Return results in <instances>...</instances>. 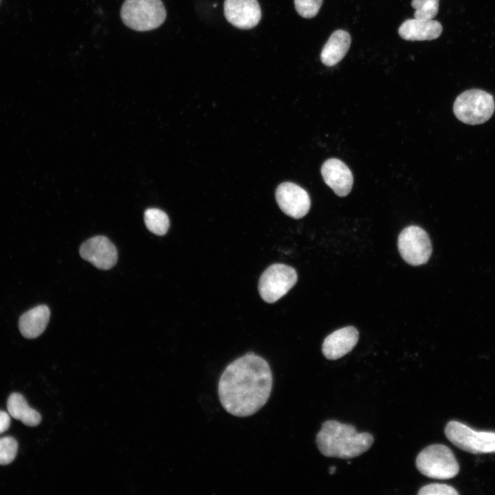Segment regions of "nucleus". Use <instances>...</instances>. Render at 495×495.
Masks as SVG:
<instances>
[{"instance_id": "obj_1", "label": "nucleus", "mask_w": 495, "mask_h": 495, "mask_svg": "<svg viewBox=\"0 0 495 495\" xmlns=\"http://www.w3.org/2000/svg\"><path fill=\"white\" fill-rule=\"evenodd\" d=\"M272 374L265 360L248 353L227 366L219 382L218 394L223 408L244 417L258 411L267 402Z\"/></svg>"}, {"instance_id": "obj_2", "label": "nucleus", "mask_w": 495, "mask_h": 495, "mask_svg": "<svg viewBox=\"0 0 495 495\" xmlns=\"http://www.w3.org/2000/svg\"><path fill=\"white\" fill-rule=\"evenodd\" d=\"M368 432H358L350 424L336 420L324 422L316 435L319 451L325 456L351 459L367 451L373 443Z\"/></svg>"}, {"instance_id": "obj_3", "label": "nucleus", "mask_w": 495, "mask_h": 495, "mask_svg": "<svg viewBox=\"0 0 495 495\" xmlns=\"http://www.w3.org/2000/svg\"><path fill=\"white\" fill-rule=\"evenodd\" d=\"M120 14L127 27L145 32L160 27L166 19V12L161 0H125Z\"/></svg>"}, {"instance_id": "obj_4", "label": "nucleus", "mask_w": 495, "mask_h": 495, "mask_svg": "<svg viewBox=\"0 0 495 495\" xmlns=\"http://www.w3.org/2000/svg\"><path fill=\"white\" fill-rule=\"evenodd\" d=\"M495 108L492 95L479 89H472L459 95L453 105L455 116L468 124H480L487 121Z\"/></svg>"}, {"instance_id": "obj_5", "label": "nucleus", "mask_w": 495, "mask_h": 495, "mask_svg": "<svg viewBox=\"0 0 495 495\" xmlns=\"http://www.w3.org/2000/svg\"><path fill=\"white\" fill-rule=\"evenodd\" d=\"M416 467L424 476L437 479L452 478L459 472L454 453L442 444H432L421 450L417 456Z\"/></svg>"}, {"instance_id": "obj_6", "label": "nucleus", "mask_w": 495, "mask_h": 495, "mask_svg": "<svg viewBox=\"0 0 495 495\" xmlns=\"http://www.w3.org/2000/svg\"><path fill=\"white\" fill-rule=\"evenodd\" d=\"M448 439L455 446L472 454L495 453V432L476 431L457 421L445 428Z\"/></svg>"}, {"instance_id": "obj_7", "label": "nucleus", "mask_w": 495, "mask_h": 495, "mask_svg": "<svg viewBox=\"0 0 495 495\" xmlns=\"http://www.w3.org/2000/svg\"><path fill=\"white\" fill-rule=\"evenodd\" d=\"M298 279L296 270L282 263L272 264L260 277L258 292L266 302L273 303L285 295Z\"/></svg>"}, {"instance_id": "obj_8", "label": "nucleus", "mask_w": 495, "mask_h": 495, "mask_svg": "<svg viewBox=\"0 0 495 495\" xmlns=\"http://www.w3.org/2000/svg\"><path fill=\"white\" fill-rule=\"evenodd\" d=\"M397 245L402 258L413 266L427 263L432 251L427 232L417 226H408L400 232Z\"/></svg>"}, {"instance_id": "obj_9", "label": "nucleus", "mask_w": 495, "mask_h": 495, "mask_svg": "<svg viewBox=\"0 0 495 495\" xmlns=\"http://www.w3.org/2000/svg\"><path fill=\"white\" fill-rule=\"evenodd\" d=\"M276 200L280 210L294 219L305 217L311 206L307 192L292 182H284L278 186Z\"/></svg>"}, {"instance_id": "obj_10", "label": "nucleus", "mask_w": 495, "mask_h": 495, "mask_svg": "<svg viewBox=\"0 0 495 495\" xmlns=\"http://www.w3.org/2000/svg\"><path fill=\"white\" fill-rule=\"evenodd\" d=\"M79 252L84 260L100 270L113 267L118 261L115 245L104 236H96L85 241Z\"/></svg>"}, {"instance_id": "obj_11", "label": "nucleus", "mask_w": 495, "mask_h": 495, "mask_svg": "<svg viewBox=\"0 0 495 495\" xmlns=\"http://www.w3.org/2000/svg\"><path fill=\"white\" fill-rule=\"evenodd\" d=\"M224 15L234 27L251 29L260 21L261 12L257 0H225Z\"/></svg>"}, {"instance_id": "obj_12", "label": "nucleus", "mask_w": 495, "mask_h": 495, "mask_svg": "<svg viewBox=\"0 0 495 495\" xmlns=\"http://www.w3.org/2000/svg\"><path fill=\"white\" fill-rule=\"evenodd\" d=\"M325 184L339 197H345L351 192L353 177L351 170L341 160L330 158L321 167Z\"/></svg>"}, {"instance_id": "obj_13", "label": "nucleus", "mask_w": 495, "mask_h": 495, "mask_svg": "<svg viewBox=\"0 0 495 495\" xmlns=\"http://www.w3.org/2000/svg\"><path fill=\"white\" fill-rule=\"evenodd\" d=\"M359 333L353 326L339 329L326 337L322 346L324 356L331 360L349 353L358 343Z\"/></svg>"}, {"instance_id": "obj_14", "label": "nucleus", "mask_w": 495, "mask_h": 495, "mask_svg": "<svg viewBox=\"0 0 495 495\" xmlns=\"http://www.w3.org/2000/svg\"><path fill=\"white\" fill-rule=\"evenodd\" d=\"M442 30V25L437 21L410 19L400 25L398 33L406 41H431L440 36Z\"/></svg>"}, {"instance_id": "obj_15", "label": "nucleus", "mask_w": 495, "mask_h": 495, "mask_svg": "<svg viewBox=\"0 0 495 495\" xmlns=\"http://www.w3.org/2000/svg\"><path fill=\"white\" fill-rule=\"evenodd\" d=\"M50 316V309L45 305H40L29 309L19 318V328L21 333L28 339L38 337L45 331Z\"/></svg>"}, {"instance_id": "obj_16", "label": "nucleus", "mask_w": 495, "mask_h": 495, "mask_svg": "<svg viewBox=\"0 0 495 495\" xmlns=\"http://www.w3.org/2000/svg\"><path fill=\"white\" fill-rule=\"evenodd\" d=\"M351 43V38L347 32L343 30L334 31L322 50V63L328 67L336 65L347 53Z\"/></svg>"}, {"instance_id": "obj_17", "label": "nucleus", "mask_w": 495, "mask_h": 495, "mask_svg": "<svg viewBox=\"0 0 495 495\" xmlns=\"http://www.w3.org/2000/svg\"><path fill=\"white\" fill-rule=\"evenodd\" d=\"M7 408L10 415L26 426H36L41 421L39 412L30 408L25 397L20 393H13L10 395Z\"/></svg>"}, {"instance_id": "obj_18", "label": "nucleus", "mask_w": 495, "mask_h": 495, "mask_svg": "<svg viewBox=\"0 0 495 495\" xmlns=\"http://www.w3.org/2000/svg\"><path fill=\"white\" fill-rule=\"evenodd\" d=\"M144 219L148 230L155 234L164 235L169 228L168 217L160 209H147L144 212Z\"/></svg>"}, {"instance_id": "obj_19", "label": "nucleus", "mask_w": 495, "mask_h": 495, "mask_svg": "<svg viewBox=\"0 0 495 495\" xmlns=\"http://www.w3.org/2000/svg\"><path fill=\"white\" fill-rule=\"evenodd\" d=\"M411 6L415 9V19L432 20L438 13L439 0H412Z\"/></svg>"}, {"instance_id": "obj_20", "label": "nucleus", "mask_w": 495, "mask_h": 495, "mask_svg": "<svg viewBox=\"0 0 495 495\" xmlns=\"http://www.w3.org/2000/svg\"><path fill=\"white\" fill-rule=\"evenodd\" d=\"M18 443L12 437L0 438V465H8L16 457Z\"/></svg>"}, {"instance_id": "obj_21", "label": "nucleus", "mask_w": 495, "mask_h": 495, "mask_svg": "<svg viewBox=\"0 0 495 495\" xmlns=\"http://www.w3.org/2000/svg\"><path fill=\"white\" fill-rule=\"evenodd\" d=\"M322 3V0H294L297 12L302 17L310 19L315 16Z\"/></svg>"}, {"instance_id": "obj_22", "label": "nucleus", "mask_w": 495, "mask_h": 495, "mask_svg": "<svg viewBox=\"0 0 495 495\" xmlns=\"http://www.w3.org/2000/svg\"><path fill=\"white\" fill-rule=\"evenodd\" d=\"M419 495H458V492L452 486L432 483L422 487L417 493Z\"/></svg>"}, {"instance_id": "obj_23", "label": "nucleus", "mask_w": 495, "mask_h": 495, "mask_svg": "<svg viewBox=\"0 0 495 495\" xmlns=\"http://www.w3.org/2000/svg\"><path fill=\"white\" fill-rule=\"evenodd\" d=\"M10 426V414L0 410V434L6 432Z\"/></svg>"}, {"instance_id": "obj_24", "label": "nucleus", "mask_w": 495, "mask_h": 495, "mask_svg": "<svg viewBox=\"0 0 495 495\" xmlns=\"http://www.w3.org/2000/svg\"><path fill=\"white\" fill-rule=\"evenodd\" d=\"M336 470V468L335 466L331 467V468H329V473H330L331 474H333V473L335 472Z\"/></svg>"}]
</instances>
